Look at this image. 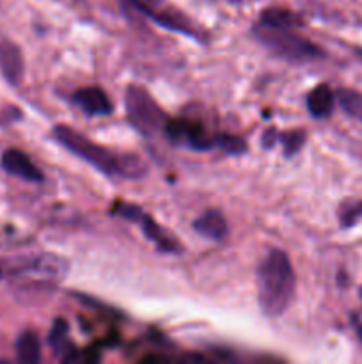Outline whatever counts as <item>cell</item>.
I'll use <instances>...</instances> for the list:
<instances>
[{"instance_id": "cell-2", "label": "cell", "mask_w": 362, "mask_h": 364, "mask_svg": "<svg viewBox=\"0 0 362 364\" xmlns=\"http://www.w3.org/2000/svg\"><path fill=\"white\" fill-rule=\"evenodd\" d=\"M297 290V277L290 256L280 249L266 252L258 267L259 308L270 318L284 315Z\"/></svg>"}, {"instance_id": "cell-12", "label": "cell", "mask_w": 362, "mask_h": 364, "mask_svg": "<svg viewBox=\"0 0 362 364\" xmlns=\"http://www.w3.org/2000/svg\"><path fill=\"white\" fill-rule=\"evenodd\" d=\"M194 230L202 237L209 238V240L220 242L227 235L226 217L219 210H206L202 215H199L194 220Z\"/></svg>"}, {"instance_id": "cell-22", "label": "cell", "mask_w": 362, "mask_h": 364, "mask_svg": "<svg viewBox=\"0 0 362 364\" xmlns=\"http://www.w3.org/2000/svg\"><path fill=\"white\" fill-rule=\"evenodd\" d=\"M2 276H4V272H2V269H0V279H2Z\"/></svg>"}, {"instance_id": "cell-20", "label": "cell", "mask_w": 362, "mask_h": 364, "mask_svg": "<svg viewBox=\"0 0 362 364\" xmlns=\"http://www.w3.org/2000/svg\"><path fill=\"white\" fill-rule=\"evenodd\" d=\"M275 141H279V134H277L273 128H270L268 132L263 134V146H265V148L270 149L273 144H275Z\"/></svg>"}, {"instance_id": "cell-6", "label": "cell", "mask_w": 362, "mask_h": 364, "mask_svg": "<svg viewBox=\"0 0 362 364\" xmlns=\"http://www.w3.org/2000/svg\"><path fill=\"white\" fill-rule=\"evenodd\" d=\"M174 144L187 146L195 151H208L216 148V135H212L201 123L190 119H169L165 132Z\"/></svg>"}, {"instance_id": "cell-14", "label": "cell", "mask_w": 362, "mask_h": 364, "mask_svg": "<svg viewBox=\"0 0 362 364\" xmlns=\"http://www.w3.org/2000/svg\"><path fill=\"white\" fill-rule=\"evenodd\" d=\"M259 25L272 28H298L304 25V21L293 11L283 9V7H268L259 16Z\"/></svg>"}, {"instance_id": "cell-17", "label": "cell", "mask_w": 362, "mask_h": 364, "mask_svg": "<svg viewBox=\"0 0 362 364\" xmlns=\"http://www.w3.org/2000/svg\"><path fill=\"white\" fill-rule=\"evenodd\" d=\"M362 219V201L361 199H350L343 203L339 208V220L343 228H350Z\"/></svg>"}, {"instance_id": "cell-9", "label": "cell", "mask_w": 362, "mask_h": 364, "mask_svg": "<svg viewBox=\"0 0 362 364\" xmlns=\"http://www.w3.org/2000/svg\"><path fill=\"white\" fill-rule=\"evenodd\" d=\"M2 167L9 174L27 181H43V173L20 149H7L2 155Z\"/></svg>"}, {"instance_id": "cell-11", "label": "cell", "mask_w": 362, "mask_h": 364, "mask_svg": "<svg viewBox=\"0 0 362 364\" xmlns=\"http://www.w3.org/2000/svg\"><path fill=\"white\" fill-rule=\"evenodd\" d=\"M305 103H307V110L312 117L323 119V117H329L334 112V107H336V92L330 89V85L319 84L309 91Z\"/></svg>"}, {"instance_id": "cell-5", "label": "cell", "mask_w": 362, "mask_h": 364, "mask_svg": "<svg viewBox=\"0 0 362 364\" xmlns=\"http://www.w3.org/2000/svg\"><path fill=\"white\" fill-rule=\"evenodd\" d=\"M130 2L160 27H165L172 32H181L194 39H201V32L195 28L194 21L185 16L176 7L169 6L165 0H130Z\"/></svg>"}, {"instance_id": "cell-13", "label": "cell", "mask_w": 362, "mask_h": 364, "mask_svg": "<svg viewBox=\"0 0 362 364\" xmlns=\"http://www.w3.org/2000/svg\"><path fill=\"white\" fill-rule=\"evenodd\" d=\"M48 343L62 358V361H77L75 348L70 341V327H67V323L62 318H57L53 322L48 336Z\"/></svg>"}, {"instance_id": "cell-18", "label": "cell", "mask_w": 362, "mask_h": 364, "mask_svg": "<svg viewBox=\"0 0 362 364\" xmlns=\"http://www.w3.org/2000/svg\"><path fill=\"white\" fill-rule=\"evenodd\" d=\"M279 142L283 144L284 155L286 156L297 155L305 142V132L302 130L284 132V134H279Z\"/></svg>"}, {"instance_id": "cell-16", "label": "cell", "mask_w": 362, "mask_h": 364, "mask_svg": "<svg viewBox=\"0 0 362 364\" xmlns=\"http://www.w3.org/2000/svg\"><path fill=\"white\" fill-rule=\"evenodd\" d=\"M336 100L348 116L362 123V92L353 91V89H339L336 92Z\"/></svg>"}, {"instance_id": "cell-7", "label": "cell", "mask_w": 362, "mask_h": 364, "mask_svg": "<svg viewBox=\"0 0 362 364\" xmlns=\"http://www.w3.org/2000/svg\"><path fill=\"white\" fill-rule=\"evenodd\" d=\"M23 55L16 43L6 36H0V73L11 85H18L23 80Z\"/></svg>"}, {"instance_id": "cell-15", "label": "cell", "mask_w": 362, "mask_h": 364, "mask_svg": "<svg viewBox=\"0 0 362 364\" xmlns=\"http://www.w3.org/2000/svg\"><path fill=\"white\" fill-rule=\"evenodd\" d=\"M18 361L23 364H35L41 359V343L34 331H25L16 341Z\"/></svg>"}, {"instance_id": "cell-4", "label": "cell", "mask_w": 362, "mask_h": 364, "mask_svg": "<svg viewBox=\"0 0 362 364\" xmlns=\"http://www.w3.org/2000/svg\"><path fill=\"white\" fill-rule=\"evenodd\" d=\"M124 105H126L130 123L144 137L151 139L165 132L169 116L163 112V109L156 103V100L149 95L148 89L137 84L128 85L126 92H124Z\"/></svg>"}, {"instance_id": "cell-8", "label": "cell", "mask_w": 362, "mask_h": 364, "mask_svg": "<svg viewBox=\"0 0 362 364\" xmlns=\"http://www.w3.org/2000/svg\"><path fill=\"white\" fill-rule=\"evenodd\" d=\"M73 103L87 116H109L112 114L114 107L106 92L102 87H82L73 92Z\"/></svg>"}, {"instance_id": "cell-19", "label": "cell", "mask_w": 362, "mask_h": 364, "mask_svg": "<svg viewBox=\"0 0 362 364\" xmlns=\"http://www.w3.org/2000/svg\"><path fill=\"white\" fill-rule=\"evenodd\" d=\"M216 148L229 153V155H241V153H245V149H247V144H245V141L241 137L222 134L216 135Z\"/></svg>"}, {"instance_id": "cell-1", "label": "cell", "mask_w": 362, "mask_h": 364, "mask_svg": "<svg viewBox=\"0 0 362 364\" xmlns=\"http://www.w3.org/2000/svg\"><path fill=\"white\" fill-rule=\"evenodd\" d=\"M52 134L53 139L71 155L91 164L105 176L121 178V180H138L148 173L146 162L135 153H117L109 148H103V146L92 142L87 135L80 134L66 124H57Z\"/></svg>"}, {"instance_id": "cell-10", "label": "cell", "mask_w": 362, "mask_h": 364, "mask_svg": "<svg viewBox=\"0 0 362 364\" xmlns=\"http://www.w3.org/2000/svg\"><path fill=\"white\" fill-rule=\"evenodd\" d=\"M135 223L141 224L142 233H144L146 238H148V240H151L153 244L160 249V251L162 252H180V249H181L180 244H177V242L174 240V238L170 237V235L167 233V231L163 230V228L160 226L155 219H151L148 213L141 212V215L137 217V220H135Z\"/></svg>"}, {"instance_id": "cell-21", "label": "cell", "mask_w": 362, "mask_h": 364, "mask_svg": "<svg viewBox=\"0 0 362 364\" xmlns=\"http://www.w3.org/2000/svg\"><path fill=\"white\" fill-rule=\"evenodd\" d=\"M357 55L362 59V48H357Z\"/></svg>"}, {"instance_id": "cell-3", "label": "cell", "mask_w": 362, "mask_h": 364, "mask_svg": "<svg viewBox=\"0 0 362 364\" xmlns=\"http://www.w3.org/2000/svg\"><path fill=\"white\" fill-rule=\"evenodd\" d=\"M254 36L265 45V48L286 60L302 63V60H316L325 57V50L298 36L295 28H272L258 23L254 27Z\"/></svg>"}]
</instances>
